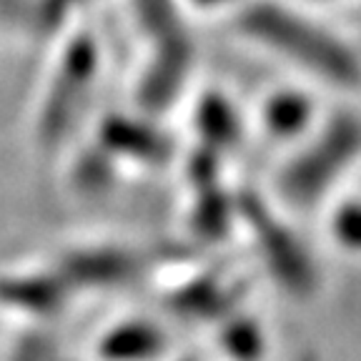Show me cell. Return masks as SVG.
Returning a JSON list of instances; mask_svg holds the SVG:
<instances>
[{"label": "cell", "instance_id": "52a82bcc", "mask_svg": "<svg viewBox=\"0 0 361 361\" xmlns=\"http://www.w3.org/2000/svg\"><path fill=\"white\" fill-rule=\"evenodd\" d=\"M90 138L121 166V171H158L178 156V148L161 118H153L135 108L106 113L93 126Z\"/></svg>", "mask_w": 361, "mask_h": 361}, {"label": "cell", "instance_id": "8fae6325", "mask_svg": "<svg viewBox=\"0 0 361 361\" xmlns=\"http://www.w3.org/2000/svg\"><path fill=\"white\" fill-rule=\"evenodd\" d=\"M246 121L241 108L219 88L196 93L191 103V133L193 143L228 158L246 135Z\"/></svg>", "mask_w": 361, "mask_h": 361}, {"label": "cell", "instance_id": "ffe728a7", "mask_svg": "<svg viewBox=\"0 0 361 361\" xmlns=\"http://www.w3.org/2000/svg\"><path fill=\"white\" fill-rule=\"evenodd\" d=\"M23 6H25V0H0V13L3 16H23Z\"/></svg>", "mask_w": 361, "mask_h": 361}, {"label": "cell", "instance_id": "7c38bea8", "mask_svg": "<svg viewBox=\"0 0 361 361\" xmlns=\"http://www.w3.org/2000/svg\"><path fill=\"white\" fill-rule=\"evenodd\" d=\"M63 153H68L63 161V180L75 196H106L123 178L121 166L90 135L85 141H73Z\"/></svg>", "mask_w": 361, "mask_h": 361}, {"label": "cell", "instance_id": "ba28073f", "mask_svg": "<svg viewBox=\"0 0 361 361\" xmlns=\"http://www.w3.org/2000/svg\"><path fill=\"white\" fill-rule=\"evenodd\" d=\"M73 299V288L51 259L0 269V316L23 324H51Z\"/></svg>", "mask_w": 361, "mask_h": 361}, {"label": "cell", "instance_id": "7402d4cb", "mask_svg": "<svg viewBox=\"0 0 361 361\" xmlns=\"http://www.w3.org/2000/svg\"><path fill=\"white\" fill-rule=\"evenodd\" d=\"M61 361H71V359H66V356H63V359H61Z\"/></svg>", "mask_w": 361, "mask_h": 361}, {"label": "cell", "instance_id": "5bb4252c", "mask_svg": "<svg viewBox=\"0 0 361 361\" xmlns=\"http://www.w3.org/2000/svg\"><path fill=\"white\" fill-rule=\"evenodd\" d=\"M98 0H25L20 20L35 38L51 43L68 28L85 20V13Z\"/></svg>", "mask_w": 361, "mask_h": 361}, {"label": "cell", "instance_id": "6da1fadb", "mask_svg": "<svg viewBox=\"0 0 361 361\" xmlns=\"http://www.w3.org/2000/svg\"><path fill=\"white\" fill-rule=\"evenodd\" d=\"M246 45L283 63L299 80L336 96L361 93V45L296 0H246L231 16Z\"/></svg>", "mask_w": 361, "mask_h": 361}, {"label": "cell", "instance_id": "d6986e66", "mask_svg": "<svg viewBox=\"0 0 361 361\" xmlns=\"http://www.w3.org/2000/svg\"><path fill=\"white\" fill-rule=\"evenodd\" d=\"M246 0H180V6L188 18L193 16H221L228 13V18L243 6Z\"/></svg>", "mask_w": 361, "mask_h": 361}, {"label": "cell", "instance_id": "277c9868", "mask_svg": "<svg viewBox=\"0 0 361 361\" xmlns=\"http://www.w3.org/2000/svg\"><path fill=\"white\" fill-rule=\"evenodd\" d=\"M251 233L261 264L279 288L309 299L319 288V269L288 221L279 216V203L254 191H238V228Z\"/></svg>", "mask_w": 361, "mask_h": 361}, {"label": "cell", "instance_id": "9c48e42d", "mask_svg": "<svg viewBox=\"0 0 361 361\" xmlns=\"http://www.w3.org/2000/svg\"><path fill=\"white\" fill-rule=\"evenodd\" d=\"M326 108L316 98V88L304 80L279 83L264 90L251 116V126L269 146L291 148L314 128Z\"/></svg>", "mask_w": 361, "mask_h": 361}, {"label": "cell", "instance_id": "30bf717a", "mask_svg": "<svg viewBox=\"0 0 361 361\" xmlns=\"http://www.w3.org/2000/svg\"><path fill=\"white\" fill-rule=\"evenodd\" d=\"M169 351L171 334L148 316L116 319L93 341L96 361H164Z\"/></svg>", "mask_w": 361, "mask_h": 361}, {"label": "cell", "instance_id": "3957f363", "mask_svg": "<svg viewBox=\"0 0 361 361\" xmlns=\"http://www.w3.org/2000/svg\"><path fill=\"white\" fill-rule=\"evenodd\" d=\"M359 161L361 113L351 106L329 108L299 143L286 148L274 173V201L293 211L322 209Z\"/></svg>", "mask_w": 361, "mask_h": 361}, {"label": "cell", "instance_id": "4fadbf2b", "mask_svg": "<svg viewBox=\"0 0 361 361\" xmlns=\"http://www.w3.org/2000/svg\"><path fill=\"white\" fill-rule=\"evenodd\" d=\"M236 299L238 288L231 279L216 271H201L198 276L173 286L169 306L186 319H216L214 324H219L224 316L236 311Z\"/></svg>", "mask_w": 361, "mask_h": 361}, {"label": "cell", "instance_id": "e0dca14e", "mask_svg": "<svg viewBox=\"0 0 361 361\" xmlns=\"http://www.w3.org/2000/svg\"><path fill=\"white\" fill-rule=\"evenodd\" d=\"M324 206L331 246L349 256H361V196L338 191Z\"/></svg>", "mask_w": 361, "mask_h": 361}, {"label": "cell", "instance_id": "2e32d148", "mask_svg": "<svg viewBox=\"0 0 361 361\" xmlns=\"http://www.w3.org/2000/svg\"><path fill=\"white\" fill-rule=\"evenodd\" d=\"M128 18L141 43L161 40L178 30L191 28L180 0H126Z\"/></svg>", "mask_w": 361, "mask_h": 361}, {"label": "cell", "instance_id": "9a60e30c", "mask_svg": "<svg viewBox=\"0 0 361 361\" xmlns=\"http://www.w3.org/2000/svg\"><path fill=\"white\" fill-rule=\"evenodd\" d=\"M219 349L228 361H264L269 338L264 324L246 311H231L219 324Z\"/></svg>", "mask_w": 361, "mask_h": 361}, {"label": "cell", "instance_id": "ac0fdd59", "mask_svg": "<svg viewBox=\"0 0 361 361\" xmlns=\"http://www.w3.org/2000/svg\"><path fill=\"white\" fill-rule=\"evenodd\" d=\"M25 331L16 338L6 361H61L63 354L51 334L43 331V324H25Z\"/></svg>", "mask_w": 361, "mask_h": 361}, {"label": "cell", "instance_id": "8992f818", "mask_svg": "<svg viewBox=\"0 0 361 361\" xmlns=\"http://www.w3.org/2000/svg\"><path fill=\"white\" fill-rule=\"evenodd\" d=\"M75 296L126 291L146 276L153 256L121 238H78L51 256Z\"/></svg>", "mask_w": 361, "mask_h": 361}, {"label": "cell", "instance_id": "5b68a950", "mask_svg": "<svg viewBox=\"0 0 361 361\" xmlns=\"http://www.w3.org/2000/svg\"><path fill=\"white\" fill-rule=\"evenodd\" d=\"M196 58L198 51L191 28L143 43L130 83V108L164 121L166 113L191 96Z\"/></svg>", "mask_w": 361, "mask_h": 361}, {"label": "cell", "instance_id": "44dd1931", "mask_svg": "<svg viewBox=\"0 0 361 361\" xmlns=\"http://www.w3.org/2000/svg\"><path fill=\"white\" fill-rule=\"evenodd\" d=\"M296 3H301V6H306V8H314V11H319V8H326V6H338V3H346V0H296Z\"/></svg>", "mask_w": 361, "mask_h": 361}, {"label": "cell", "instance_id": "7a4b0ae2", "mask_svg": "<svg viewBox=\"0 0 361 361\" xmlns=\"http://www.w3.org/2000/svg\"><path fill=\"white\" fill-rule=\"evenodd\" d=\"M48 45L51 58L30 106L28 133L35 151L53 158L75 141L101 85L106 53L103 38L85 20Z\"/></svg>", "mask_w": 361, "mask_h": 361}]
</instances>
